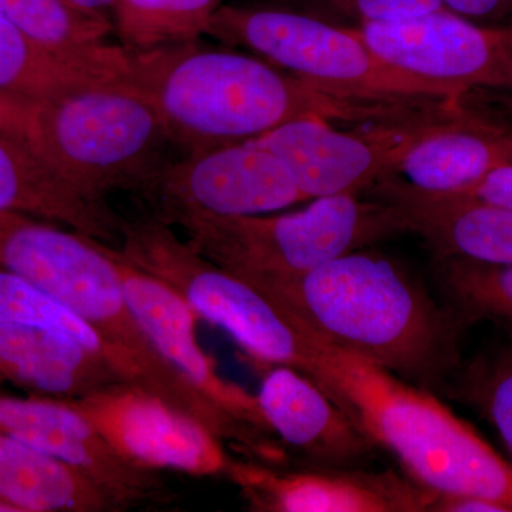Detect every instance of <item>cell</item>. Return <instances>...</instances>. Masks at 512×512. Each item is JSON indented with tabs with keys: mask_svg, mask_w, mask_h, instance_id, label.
<instances>
[{
	"mask_svg": "<svg viewBox=\"0 0 512 512\" xmlns=\"http://www.w3.org/2000/svg\"><path fill=\"white\" fill-rule=\"evenodd\" d=\"M446 396L493 424L512 456V338L464 362Z\"/></svg>",
	"mask_w": 512,
	"mask_h": 512,
	"instance_id": "obj_25",
	"label": "cell"
},
{
	"mask_svg": "<svg viewBox=\"0 0 512 512\" xmlns=\"http://www.w3.org/2000/svg\"><path fill=\"white\" fill-rule=\"evenodd\" d=\"M111 512L123 507L89 478L0 431V512Z\"/></svg>",
	"mask_w": 512,
	"mask_h": 512,
	"instance_id": "obj_20",
	"label": "cell"
},
{
	"mask_svg": "<svg viewBox=\"0 0 512 512\" xmlns=\"http://www.w3.org/2000/svg\"><path fill=\"white\" fill-rule=\"evenodd\" d=\"M73 8L90 13V15L106 16L107 10H113L117 0H66Z\"/></svg>",
	"mask_w": 512,
	"mask_h": 512,
	"instance_id": "obj_32",
	"label": "cell"
},
{
	"mask_svg": "<svg viewBox=\"0 0 512 512\" xmlns=\"http://www.w3.org/2000/svg\"><path fill=\"white\" fill-rule=\"evenodd\" d=\"M500 101L512 120V87L511 89L503 90V92H501Z\"/></svg>",
	"mask_w": 512,
	"mask_h": 512,
	"instance_id": "obj_33",
	"label": "cell"
},
{
	"mask_svg": "<svg viewBox=\"0 0 512 512\" xmlns=\"http://www.w3.org/2000/svg\"><path fill=\"white\" fill-rule=\"evenodd\" d=\"M138 194L153 214H272L308 200L286 165L254 140L188 154L165 165Z\"/></svg>",
	"mask_w": 512,
	"mask_h": 512,
	"instance_id": "obj_10",
	"label": "cell"
},
{
	"mask_svg": "<svg viewBox=\"0 0 512 512\" xmlns=\"http://www.w3.org/2000/svg\"><path fill=\"white\" fill-rule=\"evenodd\" d=\"M0 268L55 296L89 323L124 383L198 421L242 458H258L241 427L161 355L134 315L104 242L53 222L0 212Z\"/></svg>",
	"mask_w": 512,
	"mask_h": 512,
	"instance_id": "obj_3",
	"label": "cell"
},
{
	"mask_svg": "<svg viewBox=\"0 0 512 512\" xmlns=\"http://www.w3.org/2000/svg\"><path fill=\"white\" fill-rule=\"evenodd\" d=\"M444 8L468 20L511 23L512 0H443Z\"/></svg>",
	"mask_w": 512,
	"mask_h": 512,
	"instance_id": "obj_29",
	"label": "cell"
},
{
	"mask_svg": "<svg viewBox=\"0 0 512 512\" xmlns=\"http://www.w3.org/2000/svg\"><path fill=\"white\" fill-rule=\"evenodd\" d=\"M430 512H510L504 504L480 495H437Z\"/></svg>",
	"mask_w": 512,
	"mask_h": 512,
	"instance_id": "obj_31",
	"label": "cell"
},
{
	"mask_svg": "<svg viewBox=\"0 0 512 512\" xmlns=\"http://www.w3.org/2000/svg\"><path fill=\"white\" fill-rule=\"evenodd\" d=\"M106 251L116 261L134 315L161 355L241 427L254 443L259 463L289 466L292 458L259 409L255 394L224 379L201 348L195 333L197 316L190 306L163 282L123 261L111 245L106 244Z\"/></svg>",
	"mask_w": 512,
	"mask_h": 512,
	"instance_id": "obj_11",
	"label": "cell"
},
{
	"mask_svg": "<svg viewBox=\"0 0 512 512\" xmlns=\"http://www.w3.org/2000/svg\"><path fill=\"white\" fill-rule=\"evenodd\" d=\"M296 322L305 338L298 372L318 384L377 446L393 453L407 477L437 495H480L512 512V463L436 394Z\"/></svg>",
	"mask_w": 512,
	"mask_h": 512,
	"instance_id": "obj_4",
	"label": "cell"
},
{
	"mask_svg": "<svg viewBox=\"0 0 512 512\" xmlns=\"http://www.w3.org/2000/svg\"><path fill=\"white\" fill-rule=\"evenodd\" d=\"M128 56V83L150 97L183 156L255 140L293 120L362 126L429 107L340 96L261 57L205 47L200 39Z\"/></svg>",
	"mask_w": 512,
	"mask_h": 512,
	"instance_id": "obj_2",
	"label": "cell"
},
{
	"mask_svg": "<svg viewBox=\"0 0 512 512\" xmlns=\"http://www.w3.org/2000/svg\"><path fill=\"white\" fill-rule=\"evenodd\" d=\"M66 402L92 421L121 456L140 466L227 477L234 460L198 421L130 384H114Z\"/></svg>",
	"mask_w": 512,
	"mask_h": 512,
	"instance_id": "obj_13",
	"label": "cell"
},
{
	"mask_svg": "<svg viewBox=\"0 0 512 512\" xmlns=\"http://www.w3.org/2000/svg\"><path fill=\"white\" fill-rule=\"evenodd\" d=\"M237 276L320 339L436 396H446L463 366L466 326L403 265L373 247L303 274Z\"/></svg>",
	"mask_w": 512,
	"mask_h": 512,
	"instance_id": "obj_1",
	"label": "cell"
},
{
	"mask_svg": "<svg viewBox=\"0 0 512 512\" xmlns=\"http://www.w3.org/2000/svg\"><path fill=\"white\" fill-rule=\"evenodd\" d=\"M512 164V124L464 111L419 141L390 178L431 192H466L495 170Z\"/></svg>",
	"mask_w": 512,
	"mask_h": 512,
	"instance_id": "obj_19",
	"label": "cell"
},
{
	"mask_svg": "<svg viewBox=\"0 0 512 512\" xmlns=\"http://www.w3.org/2000/svg\"><path fill=\"white\" fill-rule=\"evenodd\" d=\"M0 431L89 478L126 510L168 505L174 493L154 468L121 456L92 421L56 397L0 393Z\"/></svg>",
	"mask_w": 512,
	"mask_h": 512,
	"instance_id": "obj_12",
	"label": "cell"
},
{
	"mask_svg": "<svg viewBox=\"0 0 512 512\" xmlns=\"http://www.w3.org/2000/svg\"><path fill=\"white\" fill-rule=\"evenodd\" d=\"M463 101L427 107L402 119L339 130L335 123L299 119L255 143L282 161L308 200L362 195L392 175L410 150L464 113Z\"/></svg>",
	"mask_w": 512,
	"mask_h": 512,
	"instance_id": "obj_8",
	"label": "cell"
},
{
	"mask_svg": "<svg viewBox=\"0 0 512 512\" xmlns=\"http://www.w3.org/2000/svg\"><path fill=\"white\" fill-rule=\"evenodd\" d=\"M303 9H322L340 18L367 22H392L446 9L443 0H291Z\"/></svg>",
	"mask_w": 512,
	"mask_h": 512,
	"instance_id": "obj_27",
	"label": "cell"
},
{
	"mask_svg": "<svg viewBox=\"0 0 512 512\" xmlns=\"http://www.w3.org/2000/svg\"><path fill=\"white\" fill-rule=\"evenodd\" d=\"M33 150L90 200L140 192L175 148L147 94L128 82L83 87L37 103Z\"/></svg>",
	"mask_w": 512,
	"mask_h": 512,
	"instance_id": "obj_6",
	"label": "cell"
},
{
	"mask_svg": "<svg viewBox=\"0 0 512 512\" xmlns=\"http://www.w3.org/2000/svg\"><path fill=\"white\" fill-rule=\"evenodd\" d=\"M466 192L512 210V164L495 168Z\"/></svg>",
	"mask_w": 512,
	"mask_h": 512,
	"instance_id": "obj_30",
	"label": "cell"
},
{
	"mask_svg": "<svg viewBox=\"0 0 512 512\" xmlns=\"http://www.w3.org/2000/svg\"><path fill=\"white\" fill-rule=\"evenodd\" d=\"M0 376L37 396L63 400L124 383L109 360L80 343L15 323H0Z\"/></svg>",
	"mask_w": 512,
	"mask_h": 512,
	"instance_id": "obj_18",
	"label": "cell"
},
{
	"mask_svg": "<svg viewBox=\"0 0 512 512\" xmlns=\"http://www.w3.org/2000/svg\"><path fill=\"white\" fill-rule=\"evenodd\" d=\"M255 396L293 463L365 467L380 450L318 384L292 367L274 365Z\"/></svg>",
	"mask_w": 512,
	"mask_h": 512,
	"instance_id": "obj_15",
	"label": "cell"
},
{
	"mask_svg": "<svg viewBox=\"0 0 512 512\" xmlns=\"http://www.w3.org/2000/svg\"><path fill=\"white\" fill-rule=\"evenodd\" d=\"M0 212L28 215L119 247L121 224L107 202L90 200L25 141L0 133Z\"/></svg>",
	"mask_w": 512,
	"mask_h": 512,
	"instance_id": "obj_17",
	"label": "cell"
},
{
	"mask_svg": "<svg viewBox=\"0 0 512 512\" xmlns=\"http://www.w3.org/2000/svg\"><path fill=\"white\" fill-rule=\"evenodd\" d=\"M0 12L52 52L130 74L127 50L107 42L113 23L106 16L82 12L66 0H0Z\"/></svg>",
	"mask_w": 512,
	"mask_h": 512,
	"instance_id": "obj_22",
	"label": "cell"
},
{
	"mask_svg": "<svg viewBox=\"0 0 512 512\" xmlns=\"http://www.w3.org/2000/svg\"><path fill=\"white\" fill-rule=\"evenodd\" d=\"M370 198L389 202L407 232L429 245L433 256L512 265V210L467 192H431L386 177Z\"/></svg>",
	"mask_w": 512,
	"mask_h": 512,
	"instance_id": "obj_16",
	"label": "cell"
},
{
	"mask_svg": "<svg viewBox=\"0 0 512 512\" xmlns=\"http://www.w3.org/2000/svg\"><path fill=\"white\" fill-rule=\"evenodd\" d=\"M433 265L444 305L466 329L488 320L512 338V265L440 256Z\"/></svg>",
	"mask_w": 512,
	"mask_h": 512,
	"instance_id": "obj_23",
	"label": "cell"
},
{
	"mask_svg": "<svg viewBox=\"0 0 512 512\" xmlns=\"http://www.w3.org/2000/svg\"><path fill=\"white\" fill-rule=\"evenodd\" d=\"M154 217L183 231L192 248L235 275L303 274L407 234L392 204L350 194L315 198L303 210L284 214L225 217L181 210Z\"/></svg>",
	"mask_w": 512,
	"mask_h": 512,
	"instance_id": "obj_5",
	"label": "cell"
},
{
	"mask_svg": "<svg viewBox=\"0 0 512 512\" xmlns=\"http://www.w3.org/2000/svg\"><path fill=\"white\" fill-rule=\"evenodd\" d=\"M37 103L0 92V133L33 144ZM33 148V147H32Z\"/></svg>",
	"mask_w": 512,
	"mask_h": 512,
	"instance_id": "obj_28",
	"label": "cell"
},
{
	"mask_svg": "<svg viewBox=\"0 0 512 512\" xmlns=\"http://www.w3.org/2000/svg\"><path fill=\"white\" fill-rule=\"evenodd\" d=\"M205 35L245 47L306 82L353 99L433 104L463 101L448 87L403 72L376 55L352 28L285 5H224Z\"/></svg>",
	"mask_w": 512,
	"mask_h": 512,
	"instance_id": "obj_7",
	"label": "cell"
},
{
	"mask_svg": "<svg viewBox=\"0 0 512 512\" xmlns=\"http://www.w3.org/2000/svg\"><path fill=\"white\" fill-rule=\"evenodd\" d=\"M225 0H117L113 32L127 52L191 42L205 35Z\"/></svg>",
	"mask_w": 512,
	"mask_h": 512,
	"instance_id": "obj_24",
	"label": "cell"
},
{
	"mask_svg": "<svg viewBox=\"0 0 512 512\" xmlns=\"http://www.w3.org/2000/svg\"><path fill=\"white\" fill-rule=\"evenodd\" d=\"M0 323L52 330L107 359L103 340L89 323L55 296L3 268H0Z\"/></svg>",
	"mask_w": 512,
	"mask_h": 512,
	"instance_id": "obj_26",
	"label": "cell"
},
{
	"mask_svg": "<svg viewBox=\"0 0 512 512\" xmlns=\"http://www.w3.org/2000/svg\"><path fill=\"white\" fill-rule=\"evenodd\" d=\"M227 477L262 512H430L437 498L412 478L363 467H274L234 457Z\"/></svg>",
	"mask_w": 512,
	"mask_h": 512,
	"instance_id": "obj_14",
	"label": "cell"
},
{
	"mask_svg": "<svg viewBox=\"0 0 512 512\" xmlns=\"http://www.w3.org/2000/svg\"><path fill=\"white\" fill-rule=\"evenodd\" d=\"M355 30L384 62L464 97L512 87V22L484 26L448 9Z\"/></svg>",
	"mask_w": 512,
	"mask_h": 512,
	"instance_id": "obj_9",
	"label": "cell"
},
{
	"mask_svg": "<svg viewBox=\"0 0 512 512\" xmlns=\"http://www.w3.org/2000/svg\"><path fill=\"white\" fill-rule=\"evenodd\" d=\"M109 82H128V76L111 67L52 52L0 12V92L42 103Z\"/></svg>",
	"mask_w": 512,
	"mask_h": 512,
	"instance_id": "obj_21",
	"label": "cell"
}]
</instances>
